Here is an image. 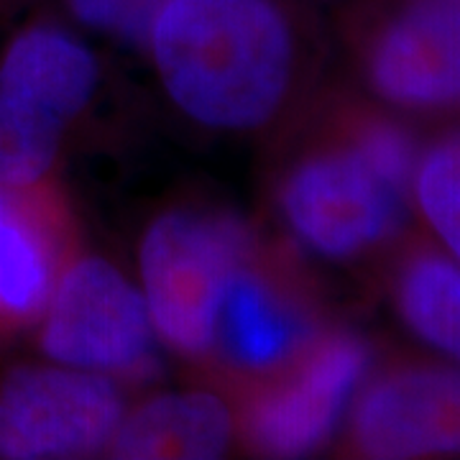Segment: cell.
<instances>
[{"instance_id": "cell-15", "label": "cell", "mask_w": 460, "mask_h": 460, "mask_svg": "<svg viewBox=\"0 0 460 460\" xmlns=\"http://www.w3.org/2000/svg\"><path fill=\"white\" fill-rule=\"evenodd\" d=\"M356 151L378 180L402 198L411 177V169H414V151H411L410 136L399 126L386 123V120L366 123L358 133Z\"/></svg>"}, {"instance_id": "cell-13", "label": "cell", "mask_w": 460, "mask_h": 460, "mask_svg": "<svg viewBox=\"0 0 460 460\" xmlns=\"http://www.w3.org/2000/svg\"><path fill=\"white\" fill-rule=\"evenodd\" d=\"M399 305L410 328L445 353L460 348V274L443 256H422L404 271Z\"/></svg>"}, {"instance_id": "cell-7", "label": "cell", "mask_w": 460, "mask_h": 460, "mask_svg": "<svg viewBox=\"0 0 460 460\" xmlns=\"http://www.w3.org/2000/svg\"><path fill=\"white\" fill-rule=\"evenodd\" d=\"M368 348L356 338H330L279 389L256 399L248 411L251 440L269 456H307L328 440L361 381Z\"/></svg>"}, {"instance_id": "cell-10", "label": "cell", "mask_w": 460, "mask_h": 460, "mask_svg": "<svg viewBox=\"0 0 460 460\" xmlns=\"http://www.w3.org/2000/svg\"><path fill=\"white\" fill-rule=\"evenodd\" d=\"M230 443V414L213 394L159 396L115 429L113 456L126 460H213Z\"/></svg>"}, {"instance_id": "cell-1", "label": "cell", "mask_w": 460, "mask_h": 460, "mask_svg": "<svg viewBox=\"0 0 460 460\" xmlns=\"http://www.w3.org/2000/svg\"><path fill=\"white\" fill-rule=\"evenodd\" d=\"M148 44L166 93L213 128H256L284 100L289 23L271 0H166Z\"/></svg>"}, {"instance_id": "cell-9", "label": "cell", "mask_w": 460, "mask_h": 460, "mask_svg": "<svg viewBox=\"0 0 460 460\" xmlns=\"http://www.w3.org/2000/svg\"><path fill=\"white\" fill-rule=\"evenodd\" d=\"M458 376L450 371H404L374 384L356 411V443L368 458H420L456 453Z\"/></svg>"}, {"instance_id": "cell-14", "label": "cell", "mask_w": 460, "mask_h": 460, "mask_svg": "<svg viewBox=\"0 0 460 460\" xmlns=\"http://www.w3.org/2000/svg\"><path fill=\"white\" fill-rule=\"evenodd\" d=\"M420 205L453 253L460 251V154L458 141L447 138L425 156L417 177Z\"/></svg>"}, {"instance_id": "cell-16", "label": "cell", "mask_w": 460, "mask_h": 460, "mask_svg": "<svg viewBox=\"0 0 460 460\" xmlns=\"http://www.w3.org/2000/svg\"><path fill=\"white\" fill-rule=\"evenodd\" d=\"M164 3L166 0H69V8L90 29L111 33L128 44H146Z\"/></svg>"}, {"instance_id": "cell-6", "label": "cell", "mask_w": 460, "mask_h": 460, "mask_svg": "<svg viewBox=\"0 0 460 460\" xmlns=\"http://www.w3.org/2000/svg\"><path fill=\"white\" fill-rule=\"evenodd\" d=\"M281 202L292 228L332 259L374 246L399 217V195L378 180L358 151L307 159L292 172Z\"/></svg>"}, {"instance_id": "cell-5", "label": "cell", "mask_w": 460, "mask_h": 460, "mask_svg": "<svg viewBox=\"0 0 460 460\" xmlns=\"http://www.w3.org/2000/svg\"><path fill=\"white\" fill-rule=\"evenodd\" d=\"M41 345L66 366L144 371L154 348L146 302L111 263L84 259L59 281Z\"/></svg>"}, {"instance_id": "cell-3", "label": "cell", "mask_w": 460, "mask_h": 460, "mask_svg": "<svg viewBox=\"0 0 460 460\" xmlns=\"http://www.w3.org/2000/svg\"><path fill=\"white\" fill-rule=\"evenodd\" d=\"M243 241V230L228 217L184 210L148 228L141 274L148 314L166 343L187 353L210 348Z\"/></svg>"}, {"instance_id": "cell-11", "label": "cell", "mask_w": 460, "mask_h": 460, "mask_svg": "<svg viewBox=\"0 0 460 460\" xmlns=\"http://www.w3.org/2000/svg\"><path fill=\"white\" fill-rule=\"evenodd\" d=\"M54 243L41 202L0 184V325L31 320L47 305Z\"/></svg>"}, {"instance_id": "cell-12", "label": "cell", "mask_w": 460, "mask_h": 460, "mask_svg": "<svg viewBox=\"0 0 460 460\" xmlns=\"http://www.w3.org/2000/svg\"><path fill=\"white\" fill-rule=\"evenodd\" d=\"M220 313L226 348L248 368L274 366L295 345V317L253 274H233Z\"/></svg>"}, {"instance_id": "cell-2", "label": "cell", "mask_w": 460, "mask_h": 460, "mask_svg": "<svg viewBox=\"0 0 460 460\" xmlns=\"http://www.w3.org/2000/svg\"><path fill=\"white\" fill-rule=\"evenodd\" d=\"M98 77L95 57L62 29L18 33L0 62V184L26 190L49 172Z\"/></svg>"}, {"instance_id": "cell-8", "label": "cell", "mask_w": 460, "mask_h": 460, "mask_svg": "<svg viewBox=\"0 0 460 460\" xmlns=\"http://www.w3.org/2000/svg\"><path fill=\"white\" fill-rule=\"evenodd\" d=\"M374 87L392 102L438 108L460 90V0H407L371 51Z\"/></svg>"}, {"instance_id": "cell-4", "label": "cell", "mask_w": 460, "mask_h": 460, "mask_svg": "<svg viewBox=\"0 0 460 460\" xmlns=\"http://www.w3.org/2000/svg\"><path fill=\"white\" fill-rule=\"evenodd\" d=\"M123 404L102 376L18 368L0 384V458H83L120 428Z\"/></svg>"}]
</instances>
